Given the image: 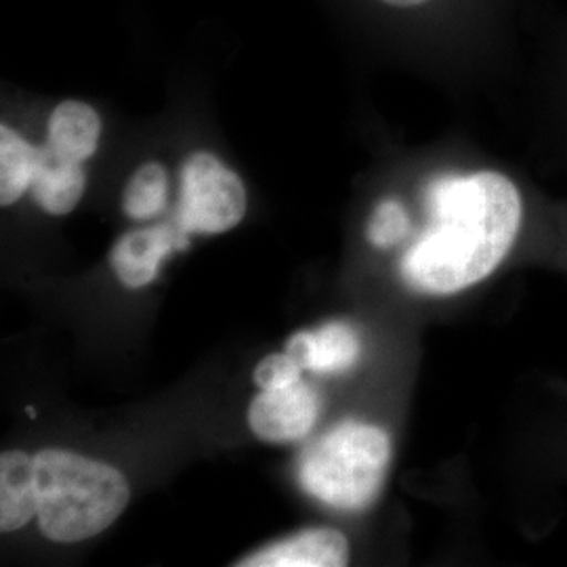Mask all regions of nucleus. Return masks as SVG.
I'll list each match as a JSON object with an SVG mask.
<instances>
[{
    "instance_id": "f257e3e1",
    "label": "nucleus",
    "mask_w": 567,
    "mask_h": 567,
    "mask_svg": "<svg viewBox=\"0 0 567 567\" xmlns=\"http://www.w3.org/2000/svg\"><path fill=\"white\" fill-rule=\"evenodd\" d=\"M423 227L400 261L408 288L431 297L487 280L517 243L526 189L501 166H447L419 185Z\"/></svg>"
},
{
    "instance_id": "f03ea898",
    "label": "nucleus",
    "mask_w": 567,
    "mask_h": 567,
    "mask_svg": "<svg viewBox=\"0 0 567 567\" xmlns=\"http://www.w3.org/2000/svg\"><path fill=\"white\" fill-rule=\"evenodd\" d=\"M386 55L463 74L515 63L545 20L538 0H351Z\"/></svg>"
},
{
    "instance_id": "7ed1b4c3",
    "label": "nucleus",
    "mask_w": 567,
    "mask_h": 567,
    "mask_svg": "<svg viewBox=\"0 0 567 567\" xmlns=\"http://www.w3.org/2000/svg\"><path fill=\"white\" fill-rule=\"evenodd\" d=\"M39 527L53 543H81L112 526L128 505L131 492L118 468L68 450L37 456Z\"/></svg>"
},
{
    "instance_id": "20e7f679",
    "label": "nucleus",
    "mask_w": 567,
    "mask_h": 567,
    "mask_svg": "<svg viewBox=\"0 0 567 567\" xmlns=\"http://www.w3.org/2000/svg\"><path fill=\"white\" fill-rule=\"evenodd\" d=\"M389 463L391 440L385 429L344 421L305 446L297 480L328 507L365 511L381 496Z\"/></svg>"
},
{
    "instance_id": "39448f33",
    "label": "nucleus",
    "mask_w": 567,
    "mask_h": 567,
    "mask_svg": "<svg viewBox=\"0 0 567 567\" xmlns=\"http://www.w3.org/2000/svg\"><path fill=\"white\" fill-rule=\"evenodd\" d=\"M246 215V187L238 173L210 152H194L179 173L177 224L187 234H225Z\"/></svg>"
},
{
    "instance_id": "423d86ee",
    "label": "nucleus",
    "mask_w": 567,
    "mask_h": 567,
    "mask_svg": "<svg viewBox=\"0 0 567 567\" xmlns=\"http://www.w3.org/2000/svg\"><path fill=\"white\" fill-rule=\"evenodd\" d=\"M320 416V398L305 383L261 391L248 408L252 433L269 444H290L309 435Z\"/></svg>"
},
{
    "instance_id": "0eeeda50",
    "label": "nucleus",
    "mask_w": 567,
    "mask_h": 567,
    "mask_svg": "<svg viewBox=\"0 0 567 567\" xmlns=\"http://www.w3.org/2000/svg\"><path fill=\"white\" fill-rule=\"evenodd\" d=\"M187 231L179 224L156 225L126 234L114 246L110 261L126 288H143L158 276L164 259L187 246Z\"/></svg>"
},
{
    "instance_id": "6e6552de",
    "label": "nucleus",
    "mask_w": 567,
    "mask_h": 567,
    "mask_svg": "<svg viewBox=\"0 0 567 567\" xmlns=\"http://www.w3.org/2000/svg\"><path fill=\"white\" fill-rule=\"evenodd\" d=\"M349 543L332 527L303 529L236 561L238 567H343Z\"/></svg>"
},
{
    "instance_id": "1a4fd4ad",
    "label": "nucleus",
    "mask_w": 567,
    "mask_h": 567,
    "mask_svg": "<svg viewBox=\"0 0 567 567\" xmlns=\"http://www.w3.org/2000/svg\"><path fill=\"white\" fill-rule=\"evenodd\" d=\"M84 189V163L68 158L47 140L42 145H34V171L30 192L44 213L55 217L72 213L81 203Z\"/></svg>"
},
{
    "instance_id": "9d476101",
    "label": "nucleus",
    "mask_w": 567,
    "mask_h": 567,
    "mask_svg": "<svg viewBox=\"0 0 567 567\" xmlns=\"http://www.w3.org/2000/svg\"><path fill=\"white\" fill-rule=\"evenodd\" d=\"M37 458L20 450L0 456V529L16 532L39 515Z\"/></svg>"
},
{
    "instance_id": "9b49d317",
    "label": "nucleus",
    "mask_w": 567,
    "mask_h": 567,
    "mask_svg": "<svg viewBox=\"0 0 567 567\" xmlns=\"http://www.w3.org/2000/svg\"><path fill=\"white\" fill-rule=\"evenodd\" d=\"M102 140V118L93 105L81 100L58 103L47 122V142L72 161L86 163Z\"/></svg>"
},
{
    "instance_id": "f8f14e48",
    "label": "nucleus",
    "mask_w": 567,
    "mask_h": 567,
    "mask_svg": "<svg viewBox=\"0 0 567 567\" xmlns=\"http://www.w3.org/2000/svg\"><path fill=\"white\" fill-rule=\"evenodd\" d=\"M34 143L21 137L7 122L0 126V204L11 206L30 192Z\"/></svg>"
},
{
    "instance_id": "ddd939ff",
    "label": "nucleus",
    "mask_w": 567,
    "mask_h": 567,
    "mask_svg": "<svg viewBox=\"0 0 567 567\" xmlns=\"http://www.w3.org/2000/svg\"><path fill=\"white\" fill-rule=\"evenodd\" d=\"M313 358L311 372L318 374H341L360 360V337L349 324L330 322L311 332Z\"/></svg>"
},
{
    "instance_id": "4468645a",
    "label": "nucleus",
    "mask_w": 567,
    "mask_h": 567,
    "mask_svg": "<svg viewBox=\"0 0 567 567\" xmlns=\"http://www.w3.org/2000/svg\"><path fill=\"white\" fill-rule=\"evenodd\" d=\"M168 198V173L161 163H145L133 173L122 194L124 213L145 221L163 213Z\"/></svg>"
},
{
    "instance_id": "2eb2a0df",
    "label": "nucleus",
    "mask_w": 567,
    "mask_h": 567,
    "mask_svg": "<svg viewBox=\"0 0 567 567\" xmlns=\"http://www.w3.org/2000/svg\"><path fill=\"white\" fill-rule=\"evenodd\" d=\"M410 231H412L410 210L395 196H386L383 200H379L365 224V238L374 248H393L395 244L404 243Z\"/></svg>"
},
{
    "instance_id": "dca6fc26",
    "label": "nucleus",
    "mask_w": 567,
    "mask_h": 567,
    "mask_svg": "<svg viewBox=\"0 0 567 567\" xmlns=\"http://www.w3.org/2000/svg\"><path fill=\"white\" fill-rule=\"evenodd\" d=\"M536 34L538 55H543L548 74L567 91V18L540 21Z\"/></svg>"
},
{
    "instance_id": "f3484780",
    "label": "nucleus",
    "mask_w": 567,
    "mask_h": 567,
    "mask_svg": "<svg viewBox=\"0 0 567 567\" xmlns=\"http://www.w3.org/2000/svg\"><path fill=\"white\" fill-rule=\"evenodd\" d=\"M303 368L297 364L288 353L267 355L261 364L255 368V383L267 389H282L301 381Z\"/></svg>"
},
{
    "instance_id": "a211bd4d",
    "label": "nucleus",
    "mask_w": 567,
    "mask_h": 567,
    "mask_svg": "<svg viewBox=\"0 0 567 567\" xmlns=\"http://www.w3.org/2000/svg\"><path fill=\"white\" fill-rule=\"evenodd\" d=\"M286 353L301 365L303 370H311V358H313V344H311V332H299L286 343Z\"/></svg>"
},
{
    "instance_id": "6ab92c4d",
    "label": "nucleus",
    "mask_w": 567,
    "mask_h": 567,
    "mask_svg": "<svg viewBox=\"0 0 567 567\" xmlns=\"http://www.w3.org/2000/svg\"><path fill=\"white\" fill-rule=\"evenodd\" d=\"M25 410H28V416H30V419H34V416H37V412H34V408H32V405H28Z\"/></svg>"
}]
</instances>
